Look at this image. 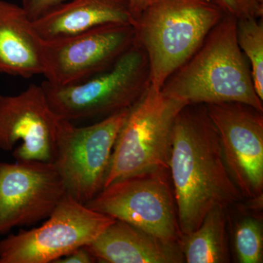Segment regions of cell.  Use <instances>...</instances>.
I'll use <instances>...</instances> for the list:
<instances>
[{"mask_svg": "<svg viewBox=\"0 0 263 263\" xmlns=\"http://www.w3.org/2000/svg\"><path fill=\"white\" fill-rule=\"evenodd\" d=\"M114 221L66 195L42 226L0 240V263H55L92 243Z\"/></svg>", "mask_w": 263, "mask_h": 263, "instance_id": "obj_6", "label": "cell"}, {"mask_svg": "<svg viewBox=\"0 0 263 263\" xmlns=\"http://www.w3.org/2000/svg\"><path fill=\"white\" fill-rule=\"evenodd\" d=\"M237 40L248 61L254 89L263 101L262 18L237 19Z\"/></svg>", "mask_w": 263, "mask_h": 263, "instance_id": "obj_17", "label": "cell"}, {"mask_svg": "<svg viewBox=\"0 0 263 263\" xmlns=\"http://www.w3.org/2000/svg\"><path fill=\"white\" fill-rule=\"evenodd\" d=\"M62 118L51 108L41 85L15 95H0V150L15 161L53 163Z\"/></svg>", "mask_w": 263, "mask_h": 263, "instance_id": "obj_11", "label": "cell"}, {"mask_svg": "<svg viewBox=\"0 0 263 263\" xmlns=\"http://www.w3.org/2000/svg\"><path fill=\"white\" fill-rule=\"evenodd\" d=\"M67 1L68 0H23L22 7L33 22Z\"/></svg>", "mask_w": 263, "mask_h": 263, "instance_id": "obj_20", "label": "cell"}, {"mask_svg": "<svg viewBox=\"0 0 263 263\" xmlns=\"http://www.w3.org/2000/svg\"><path fill=\"white\" fill-rule=\"evenodd\" d=\"M258 3H261V4H263V0H257Z\"/></svg>", "mask_w": 263, "mask_h": 263, "instance_id": "obj_23", "label": "cell"}, {"mask_svg": "<svg viewBox=\"0 0 263 263\" xmlns=\"http://www.w3.org/2000/svg\"><path fill=\"white\" fill-rule=\"evenodd\" d=\"M151 85L148 57L135 41L110 68L86 80L66 86L41 84L53 111L72 122L131 108Z\"/></svg>", "mask_w": 263, "mask_h": 263, "instance_id": "obj_4", "label": "cell"}, {"mask_svg": "<svg viewBox=\"0 0 263 263\" xmlns=\"http://www.w3.org/2000/svg\"><path fill=\"white\" fill-rule=\"evenodd\" d=\"M86 247L98 262H185L180 242L162 239L117 219Z\"/></svg>", "mask_w": 263, "mask_h": 263, "instance_id": "obj_13", "label": "cell"}, {"mask_svg": "<svg viewBox=\"0 0 263 263\" xmlns=\"http://www.w3.org/2000/svg\"><path fill=\"white\" fill-rule=\"evenodd\" d=\"M235 250L240 263L263 262V229L259 219L247 216L240 219L234 232Z\"/></svg>", "mask_w": 263, "mask_h": 263, "instance_id": "obj_18", "label": "cell"}, {"mask_svg": "<svg viewBox=\"0 0 263 263\" xmlns=\"http://www.w3.org/2000/svg\"><path fill=\"white\" fill-rule=\"evenodd\" d=\"M161 91L187 104L237 102L263 112L248 61L238 46L237 18L224 14L197 51L167 78Z\"/></svg>", "mask_w": 263, "mask_h": 263, "instance_id": "obj_2", "label": "cell"}, {"mask_svg": "<svg viewBox=\"0 0 263 263\" xmlns=\"http://www.w3.org/2000/svg\"><path fill=\"white\" fill-rule=\"evenodd\" d=\"M186 105L151 85L119 131L104 187L136 175L169 170L175 120Z\"/></svg>", "mask_w": 263, "mask_h": 263, "instance_id": "obj_5", "label": "cell"}, {"mask_svg": "<svg viewBox=\"0 0 263 263\" xmlns=\"http://www.w3.org/2000/svg\"><path fill=\"white\" fill-rule=\"evenodd\" d=\"M86 205L162 239L181 241L182 234L169 170L114 181Z\"/></svg>", "mask_w": 263, "mask_h": 263, "instance_id": "obj_8", "label": "cell"}, {"mask_svg": "<svg viewBox=\"0 0 263 263\" xmlns=\"http://www.w3.org/2000/svg\"><path fill=\"white\" fill-rule=\"evenodd\" d=\"M135 41L132 24H111L57 39L43 41L46 81L57 86L77 84L108 70Z\"/></svg>", "mask_w": 263, "mask_h": 263, "instance_id": "obj_9", "label": "cell"}, {"mask_svg": "<svg viewBox=\"0 0 263 263\" xmlns=\"http://www.w3.org/2000/svg\"><path fill=\"white\" fill-rule=\"evenodd\" d=\"M129 110L84 127L62 118L53 164L69 196L86 205L103 190L114 145Z\"/></svg>", "mask_w": 263, "mask_h": 263, "instance_id": "obj_7", "label": "cell"}, {"mask_svg": "<svg viewBox=\"0 0 263 263\" xmlns=\"http://www.w3.org/2000/svg\"><path fill=\"white\" fill-rule=\"evenodd\" d=\"M42 40L22 6L0 0V73L43 75Z\"/></svg>", "mask_w": 263, "mask_h": 263, "instance_id": "obj_15", "label": "cell"}, {"mask_svg": "<svg viewBox=\"0 0 263 263\" xmlns=\"http://www.w3.org/2000/svg\"><path fill=\"white\" fill-rule=\"evenodd\" d=\"M230 176L243 198L262 199L263 112L247 104H209Z\"/></svg>", "mask_w": 263, "mask_h": 263, "instance_id": "obj_10", "label": "cell"}, {"mask_svg": "<svg viewBox=\"0 0 263 263\" xmlns=\"http://www.w3.org/2000/svg\"><path fill=\"white\" fill-rule=\"evenodd\" d=\"M227 210L224 208H214L195 231L181 236L180 243L185 262H230Z\"/></svg>", "mask_w": 263, "mask_h": 263, "instance_id": "obj_16", "label": "cell"}, {"mask_svg": "<svg viewBox=\"0 0 263 263\" xmlns=\"http://www.w3.org/2000/svg\"><path fill=\"white\" fill-rule=\"evenodd\" d=\"M169 171L182 235L195 231L214 208L228 209L243 200L203 104H188L176 117Z\"/></svg>", "mask_w": 263, "mask_h": 263, "instance_id": "obj_1", "label": "cell"}, {"mask_svg": "<svg viewBox=\"0 0 263 263\" xmlns=\"http://www.w3.org/2000/svg\"><path fill=\"white\" fill-rule=\"evenodd\" d=\"M98 262L86 247H80L59 259L55 263H94Z\"/></svg>", "mask_w": 263, "mask_h": 263, "instance_id": "obj_21", "label": "cell"}, {"mask_svg": "<svg viewBox=\"0 0 263 263\" xmlns=\"http://www.w3.org/2000/svg\"><path fill=\"white\" fill-rule=\"evenodd\" d=\"M226 14L237 19L260 18L263 16V4L257 0H214Z\"/></svg>", "mask_w": 263, "mask_h": 263, "instance_id": "obj_19", "label": "cell"}, {"mask_svg": "<svg viewBox=\"0 0 263 263\" xmlns=\"http://www.w3.org/2000/svg\"><path fill=\"white\" fill-rule=\"evenodd\" d=\"M224 14L214 0H147L133 27L135 43L148 57L155 89H162Z\"/></svg>", "mask_w": 263, "mask_h": 263, "instance_id": "obj_3", "label": "cell"}, {"mask_svg": "<svg viewBox=\"0 0 263 263\" xmlns=\"http://www.w3.org/2000/svg\"><path fill=\"white\" fill-rule=\"evenodd\" d=\"M127 1L129 3L133 21L135 22L137 17L138 16V15L140 14V13L146 5L147 0H127ZM133 24H134V22H133Z\"/></svg>", "mask_w": 263, "mask_h": 263, "instance_id": "obj_22", "label": "cell"}, {"mask_svg": "<svg viewBox=\"0 0 263 263\" xmlns=\"http://www.w3.org/2000/svg\"><path fill=\"white\" fill-rule=\"evenodd\" d=\"M127 0H68L33 21L43 41L76 35L106 24L133 25Z\"/></svg>", "mask_w": 263, "mask_h": 263, "instance_id": "obj_14", "label": "cell"}, {"mask_svg": "<svg viewBox=\"0 0 263 263\" xmlns=\"http://www.w3.org/2000/svg\"><path fill=\"white\" fill-rule=\"evenodd\" d=\"M66 195L51 162H0V235L47 219Z\"/></svg>", "mask_w": 263, "mask_h": 263, "instance_id": "obj_12", "label": "cell"}]
</instances>
